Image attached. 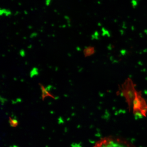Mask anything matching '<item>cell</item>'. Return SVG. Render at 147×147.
<instances>
[{"mask_svg": "<svg viewBox=\"0 0 147 147\" xmlns=\"http://www.w3.org/2000/svg\"><path fill=\"white\" fill-rule=\"evenodd\" d=\"M93 147H135L130 142L120 138L106 137L98 141Z\"/></svg>", "mask_w": 147, "mask_h": 147, "instance_id": "1", "label": "cell"}, {"mask_svg": "<svg viewBox=\"0 0 147 147\" xmlns=\"http://www.w3.org/2000/svg\"><path fill=\"white\" fill-rule=\"evenodd\" d=\"M39 85L40 86V89H41V92H42V100H44L45 98L47 97H50L53 98V99H55V96H53L52 94L50 93L48 90H47L43 85L39 84Z\"/></svg>", "mask_w": 147, "mask_h": 147, "instance_id": "2", "label": "cell"}]
</instances>
